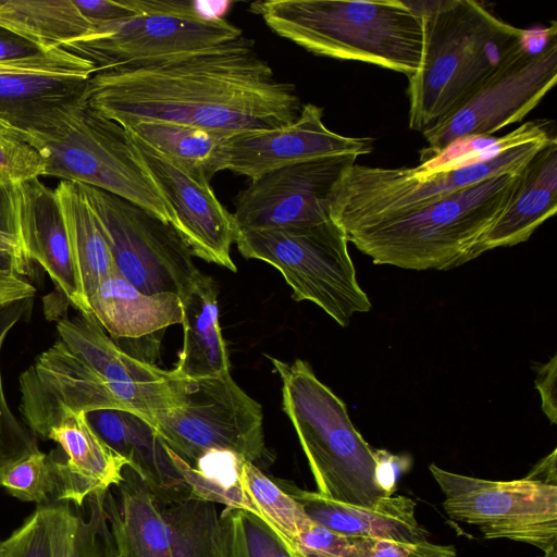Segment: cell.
Listing matches in <instances>:
<instances>
[{"label":"cell","mask_w":557,"mask_h":557,"mask_svg":"<svg viewBox=\"0 0 557 557\" xmlns=\"http://www.w3.org/2000/svg\"><path fill=\"white\" fill-rule=\"evenodd\" d=\"M246 259L280 271L296 301H311L341 326L368 312L371 302L359 286L344 230L333 220L301 227L236 230L235 243Z\"/></svg>","instance_id":"9"},{"label":"cell","mask_w":557,"mask_h":557,"mask_svg":"<svg viewBox=\"0 0 557 557\" xmlns=\"http://www.w3.org/2000/svg\"><path fill=\"white\" fill-rule=\"evenodd\" d=\"M45 163L30 145L0 138V186L20 183L44 175Z\"/></svg>","instance_id":"38"},{"label":"cell","mask_w":557,"mask_h":557,"mask_svg":"<svg viewBox=\"0 0 557 557\" xmlns=\"http://www.w3.org/2000/svg\"><path fill=\"white\" fill-rule=\"evenodd\" d=\"M277 483L301 505L313 522L334 533L404 543L429 541L430 533L419 523L416 502L410 497L392 494L370 506H358L326 498L290 482Z\"/></svg>","instance_id":"20"},{"label":"cell","mask_w":557,"mask_h":557,"mask_svg":"<svg viewBox=\"0 0 557 557\" xmlns=\"http://www.w3.org/2000/svg\"><path fill=\"white\" fill-rule=\"evenodd\" d=\"M137 13L98 26L60 48L95 66V73L190 54L243 35L218 15L186 0H132Z\"/></svg>","instance_id":"10"},{"label":"cell","mask_w":557,"mask_h":557,"mask_svg":"<svg viewBox=\"0 0 557 557\" xmlns=\"http://www.w3.org/2000/svg\"><path fill=\"white\" fill-rule=\"evenodd\" d=\"M136 141L184 164L207 169L228 136L163 121H140L123 127Z\"/></svg>","instance_id":"31"},{"label":"cell","mask_w":557,"mask_h":557,"mask_svg":"<svg viewBox=\"0 0 557 557\" xmlns=\"http://www.w3.org/2000/svg\"><path fill=\"white\" fill-rule=\"evenodd\" d=\"M103 507L116 550L124 557H214L219 516L214 503L157 497L127 466Z\"/></svg>","instance_id":"13"},{"label":"cell","mask_w":557,"mask_h":557,"mask_svg":"<svg viewBox=\"0 0 557 557\" xmlns=\"http://www.w3.org/2000/svg\"><path fill=\"white\" fill-rule=\"evenodd\" d=\"M282 381L283 410L292 422L322 496L370 506L393 494V456L373 449L354 426L345 403L301 359L269 357Z\"/></svg>","instance_id":"4"},{"label":"cell","mask_w":557,"mask_h":557,"mask_svg":"<svg viewBox=\"0 0 557 557\" xmlns=\"http://www.w3.org/2000/svg\"><path fill=\"white\" fill-rule=\"evenodd\" d=\"M239 481L260 515L292 543L313 522L294 497L252 462H243Z\"/></svg>","instance_id":"32"},{"label":"cell","mask_w":557,"mask_h":557,"mask_svg":"<svg viewBox=\"0 0 557 557\" xmlns=\"http://www.w3.org/2000/svg\"><path fill=\"white\" fill-rule=\"evenodd\" d=\"M86 418L99 437L126 460L127 467L157 497L177 500L191 496L168 446L145 420L114 409L90 411Z\"/></svg>","instance_id":"22"},{"label":"cell","mask_w":557,"mask_h":557,"mask_svg":"<svg viewBox=\"0 0 557 557\" xmlns=\"http://www.w3.org/2000/svg\"><path fill=\"white\" fill-rule=\"evenodd\" d=\"M84 101L122 127L163 121L225 136L289 124L302 107L295 85L278 79L244 35L190 54L96 72Z\"/></svg>","instance_id":"1"},{"label":"cell","mask_w":557,"mask_h":557,"mask_svg":"<svg viewBox=\"0 0 557 557\" xmlns=\"http://www.w3.org/2000/svg\"><path fill=\"white\" fill-rule=\"evenodd\" d=\"M10 203L25 259L37 262L77 311L90 312L54 189L39 177L11 184Z\"/></svg>","instance_id":"19"},{"label":"cell","mask_w":557,"mask_h":557,"mask_svg":"<svg viewBox=\"0 0 557 557\" xmlns=\"http://www.w3.org/2000/svg\"><path fill=\"white\" fill-rule=\"evenodd\" d=\"M548 121H530L498 138L487 153L461 163L408 169L355 163L338 180L331 218L344 232L416 211L494 175L520 173L556 136Z\"/></svg>","instance_id":"6"},{"label":"cell","mask_w":557,"mask_h":557,"mask_svg":"<svg viewBox=\"0 0 557 557\" xmlns=\"http://www.w3.org/2000/svg\"><path fill=\"white\" fill-rule=\"evenodd\" d=\"M181 300L183 347L172 371L186 381L231 372V361L219 324L214 281L200 273Z\"/></svg>","instance_id":"25"},{"label":"cell","mask_w":557,"mask_h":557,"mask_svg":"<svg viewBox=\"0 0 557 557\" xmlns=\"http://www.w3.org/2000/svg\"><path fill=\"white\" fill-rule=\"evenodd\" d=\"M323 557H457L453 545L404 543L332 533Z\"/></svg>","instance_id":"34"},{"label":"cell","mask_w":557,"mask_h":557,"mask_svg":"<svg viewBox=\"0 0 557 557\" xmlns=\"http://www.w3.org/2000/svg\"><path fill=\"white\" fill-rule=\"evenodd\" d=\"M168 450L171 460L182 474L193 497H198L214 504L219 503L230 508L247 509L260 515L249 495L244 491L242 484L231 486L213 480L194 468L171 448L168 447Z\"/></svg>","instance_id":"36"},{"label":"cell","mask_w":557,"mask_h":557,"mask_svg":"<svg viewBox=\"0 0 557 557\" xmlns=\"http://www.w3.org/2000/svg\"><path fill=\"white\" fill-rule=\"evenodd\" d=\"M20 318V311H5L0 320L1 349L11 329ZM37 436L14 416L5 398L0 363V478L14 462L38 451Z\"/></svg>","instance_id":"35"},{"label":"cell","mask_w":557,"mask_h":557,"mask_svg":"<svg viewBox=\"0 0 557 557\" xmlns=\"http://www.w3.org/2000/svg\"><path fill=\"white\" fill-rule=\"evenodd\" d=\"M153 430L185 461L196 463L212 450L262 463L268 458L261 405L231 372L186 381L182 403L159 417Z\"/></svg>","instance_id":"12"},{"label":"cell","mask_w":557,"mask_h":557,"mask_svg":"<svg viewBox=\"0 0 557 557\" xmlns=\"http://www.w3.org/2000/svg\"><path fill=\"white\" fill-rule=\"evenodd\" d=\"M89 77L0 73V119L24 134L52 110L83 98Z\"/></svg>","instance_id":"26"},{"label":"cell","mask_w":557,"mask_h":557,"mask_svg":"<svg viewBox=\"0 0 557 557\" xmlns=\"http://www.w3.org/2000/svg\"><path fill=\"white\" fill-rule=\"evenodd\" d=\"M44 159V175L92 186L173 223L171 210L132 137L84 101L59 107L24 132Z\"/></svg>","instance_id":"8"},{"label":"cell","mask_w":557,"mask_h":557,"mask_svg":"<svg viewBox=\"0 0 557 557\" xmlns=\"http://www.w3.org/2000/svg\"><path fill=\"white\" fill-rule=\"evenodd\" d=\"M511 53L454 112L422 132L428 148L421 161L430 163L458 140L490 136L522 121L556 85L557 24L543 45L530 47V37Z\"/></svg>","instance_id":"11"},{"label":"cell","mask_w":557,"mask_h":557,"mask_svg":"<svg viewBox=\"0 0 557 557\" xmlns=\"http://www.w3.org/2000/svg\"><path fill=\"white\" fill-rule=\"evenodd\" d=\"M10 185L0 186V252L9 258L11 268L21 275L25 273L29 262L20 250L14 236L10 203Z\"/></svg>","instance_id":"40"},{"label":"cell","mask_w":557,"mask_h":557,"mask_svg":"<svg viewBox=\"0 0 557 557\" xmlns=\"http://www.w3.org/2000/svg\"><path fill=\"white\" fill-rule=\"evenodd\" d=\"M545 557H547V556H545ZM553 557H557V556H553Z\"/></svg>","instance_id":"48"},{"label":"cell","mask_w":557,"mask_h":557,"mask_svg":"<svg viewBox=\"0 0 557 557\" xmlns=\"http://www.w3.org/2000/svg\"><path fill=\"white\" fill-rule=\"evenodd\" d=\"M373 144L370 137H347L329 129L323 123V109L307 103L289 124L237 133L223 139L206 174L210 180L220 171H231L251 181L319 158L367 154L372 152Z\"/></svg>","instance_id":"17"},{"label":"cell","mask_w":557,"mask_h":557,"mask_svg":"<svg viewBox=\"0 0 557 557\" xmlns=\"http://www.w3.org/2000/svg\"><path fill=\"white\" fill-rule=\"evenodd\" d=\"M36 287L11 268L0 267V309L29 300Z\"/></svg>","instance_id":"42"},{"label":"cell","mask_w":557,"mask_h":557,"mask_svg":"<svg viewBox=\"0 0 557 557\" xmlns=\"http://www.w3.org/2000/svg\"><path fill=\"white\" fill-rule=\"evenodd\" d=\"M106 492L87 498L88 519L66 502L37 506L48 529L52 557H108L114 542L103 507Z\"/></svg>","instance_id":"29"},{"label":"cell","mask_w":557,"mask_h":557,"mask_svg":"<svg viewBox=\"0 0 557 557\" xmlns=\"http://www.w3.org/2000/svg\"><path fill=\"white\" fill-rule=\"evenodd\" d=\"M54 193L88 299L98 285L116 271L113 257L81 184L61 181Z\"/></svg>","instance_id":"28"},{"label":"cell","mask_w":557,"mask_h":557,"mask_svg":"<svg viewBox=\"0 0 557 557\" xmlns=\"http://www.w3.org/2000/svg\"><path fill=\"white\" fill-rule=\"evenodd\" d=\"M133 141L171 210L173 226L193 255L236 272L231 257L236 226L232 213L216 198L205 170Z\"/></svg>","instance_id":"18"},{"label":"cell","mask_w":557,"mask_h":557,"mask_svg":"<svg viewBox=\"0 0 557 557\" xmlns=\"http://www.w3.org/2000/svg\"><path fill=\"white\" fill-rule=\"evenodd\" d=\"M81 186L108 242L116 272L144 293H173L181 298L201 272L173 224L109 191Z\"/></svg>","instance_id":"14"},{"label":"cell","mask_w":557,"mask_h":557,"mask_svg":"<svg viewBox=\"0 0 557 557\" xmlns=\"http://www.w3.org/2000/svg\"><path fill=\"white\" fill-rule=\"evenodd\" d=\"M527 479L557 486L556 449L542 458L525 476Z\"/></svg>","instance_id":"44"},{"label":"cell","mask_w":557,"mask_h":557,"mask_svg":"<svg viewBox=\"0 0 557 557\" xmlns=\"http://www.w3.org/2000/svg\"><path fill=\"white\" fill-rule=\"evenodd\" d=\"M0 27L50 51L89 35L97 26L78 0H0Z\"/></svg>","instance_id":"27"},{"label":"cell","mask_w":557,"mask_h":557,"mask_svg":"<svg viewBox=\"0 0 557 557\" xmlns=\"http://www.w3.org/2000/svg\"><path fill=\"white\" fill-rule=\"evenodd\" d=\"M0 486L11 496L38 506L55 500L58 482L53 454L40 449L8 467Z\"/></svg>","instance_id":"33"},{"label":"cell","mask_w":557,"mask_h":557,"mask_svg":"<svg viewBox=\"0 0 557 557\" xmlns=\"http://www.w3.org/2000/svg\"><path fill=\"white\" fill-rule=\"evenodd\" d=\"M89 311L113 338H141L182 323L183 305L173 293L147 294L116 271L88 297Z\"/></svg>","instance_id":"24"},{"label":"cell","mask_w":557,"mask_h":557,"mask_svg":"<svg viewBox=\"0 0 557 557\" xmlns=\"http://www.w3.org/2000/svg\"><path fill=\"white\" fill-rule=\"evenodd\" d=\"M429 470L443 495V508L458 522L476 527L487 540H509L557 556V486L527 478L492 481Z\"/></svg>","instance_id":"15"},{"label":"cell","mask_w":557,"mask_h":557,"mask_svg":"<svg viewBox=\"0 0 557 557\" xmlns=\"http://www.w3.org/2000/svg\"><path fill=\"white\" fill-rule=\"evenodd\" d=\"M0 73H54L89 77L95 73V66L62 48H55L30 58L0 62Z\"/></svg>","instance_id":"37"},{"label":"cell","mask_w":557,"mask_h":557,"mask_svg":"<svg viewBox=\"0 0 557 557\" xmlns=\"http://www.w3.org/2000/svg\"><path fill=\"white\" fill-rule=\"evenodd\" d=\"M410 2L421 16L423 46L408 78L409 127L424 132L458 109L530 32L474 0Z\"/></svg>","instance_id":"3"},{"label":"cell","mask_w":557,"mask_h":557,"mask_svg":"<svg viewBox=\"0 0 557 557\" xmlns=\"http://www.w3.org/2000/svg\"><path fill=\"white\" fill-rule=\"evenodd\" d=\"M557 211V139L542 147L521 171L513 197L475 249L485 251L527 242Z\"/></svg>","instance_id":"23"},{"label":"cell","mask_w":557,"mask_h":557,"mask_svg":"<svg viewBox=\"0 0 557 557\" xmlns=\"http://www.w3.org/2000/svg\"><path fill=\"white\" fill-rule=\"evenodd\" d=\"M46 440L55 442L65 456H53L58 482L54 502L82 506L89 496L122 482L126 460L99 437L85 412L65 413Z\"/></svg>","instance_id":"21"},{"label":"cell","mask_w":557,"mask_h":557,"mask_svg":"<svg viewBox=\"0 0 557 557\" xmlns=\"http://www.w3.org/2000/svg\"><path fill=\"white\" fill-rule=\"evenodd\" d=\"M41 52L34 44L0 27V62L26 59Z\"/></svg>","instance_id":"43"},{"label":"cell","mask_w":557,"mask_h":557,"mask_svg":"<svg viewBox=\"0 0 557 557\" xmlns=\"http://www.w3.org/2000/svg\"><path fill=\"white\" fill-rule=\"evenodd\" d=\"M520 173L491 176L416 211L346 232L375 264L448 270L475 259L484 234L510 202Z\"/></svg>","instance_id":"7"},{"label":"cell","mask_w":557,"mask_h":557,"mask_svg":"<svg viewBox=\"0 0 557 557\" xmlns=\"http://www.w3.org/2000/svg\"><path fill=\"white\" fill-rule=\"evenodd\" d=\"M108 557H124L123 555H121L116 548H115V545L112 546V548L110 549L109 554H108Z\"/></svg>","instance_id":"46"},{"label":"cell","mask_w":557,"mask_h":557,"mask_svg":"<svg viewBox=\"0 0 557 557\" xmlns=\"http://www.w3.org/2000/svg\"><path fill=\"white\" fill-rule=\"evenodd\" d=\"M280 37L307 51L412 76L423 46L422 21L410 1L268 0L251 3Z\"/></svg>","instance_id":"5"},{"label":"cell","mask_w":557,"mask_h":557,"mask_svg":"<svg viewBox=\"0 0 557 557\" xmlns=\"http://www.w3.org/2000/svg\"><path fill=\"white\" fill-rule=\"evenodd\" d=\"M357 158H319L251 180L234 198L236 230L301 227L332 220L334 188Z\"/></svg>","instance_id":"16"},{"label":"cell","mask_w":557,"mask_h":557,"mask_svg":"<svg viewBox=\"0 0 557 557\" xmlns=\"http://www.w3.org/2000/svg\"><path fill=\"white\" fill-rule=\"evenodd\" d=\"M0 557H52L48 529L39 507L10 536L0 541Z\"/></svg>","instance_id":"39"},{"label":"cell","mask_w":557,"mask_h":557,"mask_svg":"<svg viewBox=\"0 0 557 557\" xmlns=\"http://www.w3.org/2000/svg\"><path fill=\"white\" fill-rule=\"evenodd\" d=\"M58 338L24 372L18 384L25 425L46 440L67 412L114 409L152 428L178 406L186 380L123 350L91 312L57 324Z\"/></svg>","instance_id":"2"},{"label":"cell","mask_w":557,"mask_h":557,"mask_svg":"<svg viewBox=\"0 0 557 557\" xmlns=\"http://www.w3.org/2000/svg\"><path fill=\"white\" fill-rule=\"evenodd\" d=\"M0 259H5L8 260V262L10 263V267H11V261L9 260V258H7L2 252H0ZM12 269V268H11Z\"/></svg>","instance_id":"47"},{"label":"cell","mask_w":557,"mask_h":557,"mask_svg":"<svg viewBox=\"0 0 557 557\" xmlns=\"http://www.w3.org/2000/svg\"><path fill=\"white\" fill-rule=\"evenodd\" d=\"M214 557H304L269 520L243 508L219 516Z\"/></svg>","instance_id":"30"},{"label":"cell","mask_w":557,"mask_h":557,"mask_svg":"<svg viewBox=\"0 0 557 557\" xmlns=\"http://www.w3.org/2000/svg\"><path fill=\"white\" fill-rule=\"evenodd\" d=\"M0 138L21 140L27 144L26 136L12 125L0 119Z\"/></svg>","instance_id":"45"},{"label":"cell","mask_w":557,"mask_h":557,"mask_svg":"<svg viewBox=\"0 0 557 557\" xmlns=\"http://www.w3.org/2000/svg\"><path fill=\"white\" fill-rule=\"evenodd\" d=\"M533 369L536 373L535 388L540 393L542 410L550 423L557 422V355H554L547 362H533Z\"/></svg>","instance_id":"41"}]
</instances>
